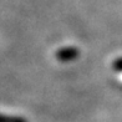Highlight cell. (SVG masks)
Segmentation results:
<instances>
[{"label": "cell", "mask_w": 122, "mask_h": 122, "mask_svg": "<svg viewBox=\"0 0 122 122\" xmlns=\"http://www.w3.org/2000/svg\"><path fill=\"white\" fill-rule=\"evenodd\" d=\"M0 122H27V121L24 117H20V116L0 113Z\"/></svg>", "instance_id": "obj_2"}, {"label": "cell", "mask_w": 122, "mask_h": 122, "mask_svg": "<svg viewBox=\"0 0 122 122\" xmlns=\"http://www.w3.org/2000/svg\"><path fill=\"white\" fill-rule=\"evenodd\" d=\"M112 69H113L115 71L122 72V57H117L116 60H113V62H112Z\"/></svg>", "instance_id": "obj_3"}, {"label": "cell", "mask_w": 122, "mask_h": 122, "mask_svg": "<svg viewBox=\"0 0 122 122\" xmlns=\"http://www.w3.org/2000/svg\"><path fill=\"white\" fill-rule=\"evenodd\" d=\"M80 55V50L74 46H66L57 50L55 52V57H56L60 62H71V61L76 60Z\"/></svg>", "instance_id": "obj_1"}]
</instances>
